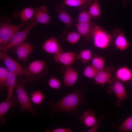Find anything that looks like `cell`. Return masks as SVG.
<instances>
[{
    "mask_svg": "<svg viewBox=\"0 0 132 132\" xmlns=\"http://www.w3.org/2000/svg\"><path fill=\"white\" fill-rule=\"evenodd\" d=\"M85 91L84 88L80 90L76 88L72 92L56 102L50 100L48 104V107L50 108V113L53 114L57 111L70 113L76 112L81 104H85L86 103L84 96Z\"/></svg>",
    "mask_w": 132,
    "mask_h": 132,
    "instance_id": "1",
    "label": "cell"
},
{
    "mask_svg": "<svg viewBox=\"0 0 132 132\" xmlns=\"http://www.w3.org/2000/svg\"><path fill=\"white\" fill-rule=\"evenodd\" d=\"M25 78L19 77L16 79L14 90L21 112H28L32 115L36 116L38 113L33 107L30 98L25 89Z\"/></svg>",
    "mask_w": 132,
    "mask_h": 132,
    "instance_id": "2",
    "label": "cell"
},
{
    "mask_svg": "<svg viewBox=\"0 0 132 132\" xmlns=\"http://www.w3.org/2000/svg\"><path fill=\"white\" fill-rule=\"evenodd\" d=\"M46 62L37 60L31 63L25 68L26 76L25 79L26 82H31L35 81H39L43 78L47 74Z\"/></svg>",
    "mask_w": 132,
    "mask_h": 132,
    "instance_id": "3",
    "label": "cell"
},
{
    "mask_svg": "<svg viewBox=\"0 0 132 132\" xmlns=\"http://www.w3.org/2000/svg\"><path fill=\"white\" fill-rule=\"evenodd\" d=\"M91 36L94 46L103 49L108 47L112 39V36L109 32L93 22Z\"/></svg>",
    "mask_w": 132,
    "mask_h": 132,
    "instance_id": "4",
    "label": "cell"
},
{
    "mask_svg": "<svg viewBox=\"0 0 132 132\" xmlns=\"http://www.w3.org/2000/svg\"><path fill=\"white\" fill-rule=\"evenodd\" d=\"M28 23L24 22L19 24L1 23L0 26V50H2L9 43L14 34Z\"/></svg>",
    "mask_w": 132,
    "mask_h": 132,
    "instance_id": "5",
    "label": "cell"
},
{
    "mask_svg": "<svg viewBox=\"0 0 132 132\" xmlns=\"http://www.w3.org/2000/svg\"><path fill=\"white\" fill-rule=\"evenodd\" d=\"M37 23L33 18L28 22L24 29L14 34L8 44L0 51V52L6 53L10 49L24 42L31 31Z\"/></svg>",
    "mask_w": 132,
    "mask_h": 132,
    "instance_id": "6",
    "label": "cell"
},
{
    "mask_svg": "<svg viewBox=\"0 0 132 132\" xmlns=\"http://www.w3.org/2000/svg\"><path fill=\"white\" fill-rule=\"evenodd\" d=\"M112 80L108 92L109 94L113 93L114 94L117 99L115 105L119 107L124 100L128 99V93L121 81L115 77L112 78Z\"/></svg>",
    "mask_w": 132,
    "mask_h": 132,
    "instance_id": "7",
    "label": "cell"
},
{
    "mask_svg": "<svg viewBox=\"0 0 132 132\" xmlns=\"http://www.w3.org/2000/svg\"><path fill=\"white\" fill-rule=\"evenodd\" d=\"M0 59L3 62L6 68L10 72L14 74L17 76H25L26 68H23L8 56L6 53L0 52Z\"/></svg>",
    "mask_w": 132,
    "mask_h": 132,
    "instance_id": "8",
    "label": "cell"
},
{
    "mask_svg": "<svg viewBox=\"0 0 132 132\" xmlns=\"http://www.w3.org/2000/svg\"><path fill=\"white\" fill-rule=\"evenodd\" d=\"M42 47L46 52L53 55L63 51V49L57 38L52 37L46 40L43 44Z\"/></svg>",
    "mask_w": 132,
    "mask_h": 132,
    "instance_id": "9",
    "label": "cell"
},
{
    "mask_svg": "<svg viewBox=\"0 0 132 132\" xmlns=\"http://www.w3.org/2000/svg\"><path fill=\"white\" fill-rule=\"evenodd\" d=\"M12 48V51L16 53L18 59L24 61L27 60L34 47L30 43L23 42Z\"/></svg>",
    "mask_w": 132,
    "mask_h": 132,
    "instance_id": "10",
    "label": "cell"
},
{
    "mask_svg": "<svg viewBox=\"0 0 132 132\" xmlns=\"http://www.w3.org/2000/svg\"><path fill=\"white\" fill-rule=\"evenodd\" d=\"M113 34L115 38L114 43L116 48L119 50H124L129 47L130 43L124 35L121 29L117 28L113 31Z\"/></svg>",
    "mask_w": 132,
    "mask_h": 132,
    "instance_id": "11",
    "label": "cell"
},
{
    "mask_svg": "<svg viewBox=\"0 0 132 132\" xmlns=\"http://www.w3.org/2000/svg\"><path fill=\"white\" fill-rule=\"evenodd\" d=\"M76 53L73 51L62 52L58 54L53 55L55 61L64 66H70L76 59Z\"/></svg>",
    "mask_w": 132,
    "mask_h": 132,
    "instance_id": "12",
    "label": "cell"
},
{
    "mask_svg": "<svg viewBox=\"0 0 132 132\" xmlns=\"http://www.w3.org/2000/svg\"><path fill=\"white\" fill-rule=\"evenodd\" d=\"M79 76L77 70L70 66H67L64 73L63 84L67 87H72L75 84Z\"/></svg>",
    "mask_w": 132,
    "mask_h": 132,
    "instance_id": "13",
    "label": "cell"
},
{
    "mask_svg": "<svg viewBox=\"0 0 132 132\" xmlns=\"http://www.w3.org/2000/svg\"><path fill=\"white\" fill-rule=\"evenodd\" d=\"M112 68L109 67L98 71L94 78L95 83L103 86L107 83L110 84L112 82L111 73Z\"/></svg>",
    "mask_w": 132,
    "mask_h": 132,
    "instance_id": "14",
    "label": "cell"
},
{
    "mask_svg": "<svg viewBox=\"0 0 132 132\" xmlns=\"http://www.w3.org/2000/svg\"><path fill=\"white\" fill-rule=\"evenodd\" d=\"M18 102L16 96H13L11 99H6L0 103V124L3 125L5 121L4 116L10 109L14 108Z\"/></svg>",
    "mask_w": 132,
    "mask_h": 132,
    "instance_id": "15",
    "label": "cell"
},
{
    "mask_svg": "<svg viewBox=\"0 0 132 132\" xmlns=\"http://www.w3.org/2000/svg\"><path fill=\"white\" fill-rule=\"evenodd\" d=\"M33 18L37 23L48 25L50 23L51 17L48 13L46 7L42 5L36 9Z\"/></svg>",
    "mask_w": 132,
    "mask_h": 132,
    "instance_id": "16",
    "label": "cell"
},
{
    "mask_svg": "<svg viewBox=\"0 0 132 132\" xmlns=\"http://www.w3.org/2000/svg\"><path fill=\"white\" fill-rule=\"evenodd\" d=\"M55 11L58 13L59 20L68 27H70L73 24V21L71 16L66 12L64 5H58Z\"/></svg>",
    "mask_w": 132,
    "mask_h": 132,
    "instance_id": "17",
    "label": "cell"
},
{
    "mask_svg": "<svg viewBox=\"0 0 132 132\" xmlns=\"http://www.w3.org/2000/svg\"><path fill=\"white\" fill-rule=\"evenodd\" d=\"M79 118L81 122L88 128L92 127L96 122V115L91 110L85 111Z\"/></svg>",
    "mask_w": 132,
    "mask_h": 132,
    "instance_id": "18",
    "label": "cell"
},
{
    "mask_svg": "<svg viewBox=\"0 0 132 132\" xmlns=\"http://www.w3.org/2000/svg\"><path fill=\"white\" fill-rule=\"evenodd\" d=\"M92 22L87 23L77 22L75 26L77 32L81 36L83 37L87 41L91 38V32Z\"/></svg>",
    "mask_w": 132,
    "mask_h": 132,
    "instance_id": "19",
    "label": "cell"
},
{
    "mask_svg": "<svg viewBox=\"0 0 132 132\" xmlns=\"http://www.w3.org/2000/svg\"><path fill=\"white\" fill-rule=\"evenodd\" d=\"M115 77L121 82H127L131 79L132 77V71L126 66L121 67L116 70Z\"/></svg>",
    "mask_w": 132,
    "mask_h": 132,
    "instance_id": "20",
    "label": "cell"
},
{
    "mask_svg": "<svg viewBox=\"0 0 132 132\" xmlns=\"http://www.w3.org/2000/svg\"><path fill=\"white\" fill-rule=\"evenodd\" d=\"M17 76L14 74L9 72L6 86L8 92L6 99H11L13 96Z\"/></svg>",
    "mask_w": 132,
    "mask_h": 132,
    "instance_id": "21",
    "label": "cell"
},
{
    "mask_svg": "<svg viewBox=\"0 0 132 132\" xmlns=\"http://www.w3.org/2000/svg\"><path fill=\"white\" fill-rule=\"evenodd\" d=\"M92 51L89 49L82 50L76 55V59L83 63L88 62L92 60Z\"/></svg>",
    "mask_w": 132,
    "mask_h": 132,
    "instance_id": "22",
    "label": "cell"
},
{
    "mask_svg": "<svg viewBox=\"0 0 132 132\" xmlns=\"http://www.w3.org/2000/svg\"><path fill=\"white\" fill-rule=\"evenodd\" d=\"M30 98L32 102L38 106L43 103L45 96L41 90H36L31 93Z\"/></svg>",
    "mask_w": 132,
    "mask_h": 132,
    "instance_id": "23",
    "label": "cell"
},
{
    "mask_svg": "<svg viewBox=\"0 0 132 132\" xmlns=\"http://www.w3.org/2000/svg\"><path fill=\"white\" fill-rule=\"evenodd\" d=\"M35 11L31 7H27L23 9L19 13V15L22 22H25L29 20L34 16Z\"/></svg>",
    "mask_w": 132,
    "mask_h": 132,
    "instance_id": "24",
    "label": "cell"
},
{
    "mask_svg": "<svg viewBox=\"0 0 132 132\" xmlns=\"http://www.w3.org/2000/svg\"><path fill=\"white\" fill-rule=\"evenodd\" d=\"M88 12L91 17L97 18L101 15L100 8L97 0H92Z\"/></svg>",
    "mask_w": 132,
    "mask_h": 132,
    "instance_id": "25",
    "label": "cell"
},
{
    "mask_svg": "<svg viewBox=\"0 0 132 132\" xmlns=\"http://www.w3.org/2000/svg\"><path fill=\"white\" fill-rule=\"evenodd\" d=\"M98 71L104 68L105 65L104 58L99 56H95L92 59L91 64Z\"/></svg>",
    "mask_w": 132,
    "mask_h": 132,
    "instance_id": "26",
    "label": "cell"
},
{
    "mask_svg": "<svg viewBox=\"0 0 132 132\" xmlns=\"http://www.w3.org/2000/svg\"><path fill=\"white\" fill-rule=\"evenodd\" d=\"M9 72L6 68L0 67V90H3V88L6 87Z\"/></svg>",
    "mask_w": 132,
    "mask_h": 132,
    "instance_id": "27",
    "label": "cell"
},
{
    "mask_svg": "<svg viewBox=\"0 0 132 132\" xmlns=\"http://www.w3.org/2000/svg\"><path fill=\"white\" fill-rule=\"evenodd\" d=\"M118 129L121 132H128L132 130V115L125 119Z\"/></svg>",
    "mask_w": 132,
    "mask_h": 132,
    "instance_id": "28",
    "label": "cell"
},
{
    "mask_svg": "<svg viewBox=\"0 0 132 132\" xmlns=\"http://www.w3.org/2000/svg\"><path fill=\"white\" fill-rule=\"evenodd\" d=\"M91 0H64L63 3L64 5L71 7H77L83 5L90 4Z\"/></svg>",
    "mask_w": 132,
    "mask_h": 132,
    "instance_id": "29",
    "label": "cell"
},
{
    "mask_svg": "<svg viewBox=\"0 0 132 132\" xmlns=\"http://www.w3.org/2000/svg\"><path fill=\"white\" fill-rule=\"evenodd\" d=\"M98 71L91 65L86 66L83 72V75L89 78H94Z\"/></svg>",
    "mask_w": 132,
    "mask_h": 132,
    "instance_id": "30",
    "label": "cell"
},
{
    "mask_svg": "<svg viewBox=\"0 0 132 132\" xmlns=\"http://www.w3.org/2000/svg\"><path fill=\"white\" fill-rule=\"evenodd\" d=\"M81 36L77 32H72L68 33L66 36V39L70 43L74 44L79 41Z\"/></svg>",
    "mask_w": 132,
    "mask_h": 132,
    "instance_id": "31",
    "label": "cell"
},
{
    "mask_svg": "<svg viewBox=\"0 0 132 132\" xmlns=\"http://www.w3.org/2000/svg\"><path fill=\"white\" fill-rule=\"evenodd\" d=\"M48 84L50 88L58 89H59L61 86L60 80L54 76H51L48 81Z\"/></svg>",
    "mask_w": 132,
    "mask_h": 132,
    "instance_id": "32",
    "label": "cell"
},
{
    "mask_svg": "<svg viewBox=\"0 0 132 132\" xmlns=\"http://www.w3.org/2000/svg\"><path fill=\"white\" fill-rule=\"evenodd\" d=\"M91 16L88 11L81 12L79 14L77 18V22L87 23L90 22Z\"/></svg>",
    "mask_w": 132,
    "mask_h": 132,
    "instance_id": "33",
    "label": "cell"
},
{
    "mask_svg": "<svg viewBox=\"0 0 132 132\" xmlns=\"http://www.w3.org/2000/svg\"><path fill=\"white\" fill-rule=\"evenodd\" d=\"M104 118V116L102 115L97 120L94 124L88 130L87 132H96L97 131L99 125Z\"/></svg>",
    "mask_w": 132,
    "mask_h": 132,
    "instance_id": "34",
    "label": "cell"
},
{
    "mask_svg": "<svg viewBox=\"0 0 132 132\" xmlns=\"http://www.w3.org/2000/svg\"><path fill=\"white\" fill-rule=\"evenodd\" d=\"M47 132H72L73 130L70 128H58L53 130L46 129Z\"/></svg>",
    "mask_w": 132,
    "mask_h": 132,
    "instance_id": "35",
    "label": "cell"
},
{
    "mask_svg": "<svg viewBox=\"0 0 132 132\" xmlns=\"http://www.w3.org/2000/svg\"><path fill=\"white\" fill-rule=\"evenodd\" d=\"M129 0H123V7H125L127 2Z\"/></svg>",
    "mask_w": 132,
    "mask_h": 132,
    "instance_id": "36",
    "label": "cell"
},
{
    "mask_svg": "<svg viewBox=\"0 0 132 132\" xmlns=\"http://www.w3.org/2000/svg\"><path fill=\"white\" fill-rule=\"evenodd\" d=\"M130 80H131V85H132V78H131V79Z\"/></svg>",
    "mask_w": 132,
    "mask_h": 132,
    "instance_id": "37",
    "label": "cell"
}]
</instances>
